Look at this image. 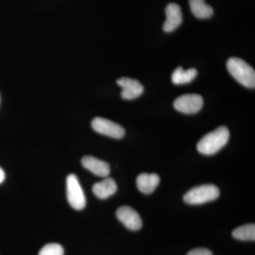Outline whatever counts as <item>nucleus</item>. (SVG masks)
<instances>
[{
    "label": "nucleus",
    "instance_id": "dca6fc26",
    "mask_svg": "<svg viewBox=\"0 0 255 255\" xmlns=\"http://www.w3.org/2000/svg\"><path fill=\"white\" fill-rule=\"evenodd\" d=\"M38 255H64V249L60 244L50 243L42 248Z\"/></svg>",
    "mask_w": 255,
    "mask_h": 255
},
{
    "label": "nucleus",
    "instance_id": "f03ea898",
    "mask_svg": "<svg viewBox=\"0 0 255 255\" xmlns=\"http://www.w3.org/2000/svg\"><path fill=\"white\" fill-rule=\"evenodd\" d=\"M228 72L240 84L248 88L255 87V72L249 64L239 58H230L227 62Z\"/></svg>",
    "mask_w": 255,
    "mask_h": 255
},
{
    "label": "nucleus",
    "instance_id": "6e6552de",
    "mask_svg": "<svg viewBox=\"0 0 255 255\" xmlns=\"http://www.w3.org/2000/svg\"><path fill=\"white\" fill-rule=\"evenodd\" d=\"M117 83L122 88L121 95L124 100H135L143 93V86L135 79L122 78L117 80Z\"/></svg>",
    "mask_w": 255,
    "mask_h": 255
},
{
    "label": "nucleus",
    "instance_id": "20e7f679",
    "mask_svg": "<svg viewBox=\"0 0 255 255\" xmlns=\"http://www.w3.org/2000/svg\"><path fill=\"white\" fill-rule=\"evenodd\" d=\"M66 190L69 204L74 209H83L86 206V197L75 174H69L67 177Z\"/></svg>",
    "mask_w": 255,
    "mask_h": 255
},
{
    "label": "nucleus",
    "instance_id": "f257e3e1",
    "mask_svg": "<svg viewBox=\"0 0 255 255\" xmlns=\"http://www.w3.org/2000/svg\"><path fill=\"white\" fill-rule=\"evenodd\" d=\"M229 137V130L222 126L204 135L198 142L197 150L202 155H214L228 143Z\"/></svg>",
    "mask_w": 255,
    "mask_h": 255
},
{
    "label": "nucleus",
    "instance_id": "423d86ee",
    "mask_svg": "<svg viewBox=\"0 0 255 255\" xmlns=\"http://www.w3.org/2000/svg\"><path fill=\"white\" fill-rule=\"evenodd\" d=\"M203 105L202 97L196 94L180 96L174 102V109L186 114L198 113L202 109Z\"/></svg>",
    "mask_w": 255,
    "mask_h": 255
},
{
    "label": "nucleus",
    "instance_id": "f3484780",
    "mask_svg": "<svg viewBox=\"0 0 255 255\" xmlns=\"http://www.w3.org/2000/svg\"><path fill=\"white\" fill-rule=\"evenodd\" d=\"M187 255H213V253L206 248H196L189 251Z\"/></svg>",
    "mask_w": 255,
    "mask_h": 255
},
{
    "label": "nucleus",
    "instance_id": "7ed1b4c3",
    "mask_svg": "<svg viewBox=\"0 0 255 255\" xmlns=\"http://www.w3.org/2000/svg\"><path fill=\"white\" fill-rule=\"evenodd\" d=\"M219 188L214 184H204L191 189L184 196V201L190 205H200L219 198Z\"/></svg>",
    "mask_w": 255,
    "mask_h": 255
},
{
    "label": "nucleus",
    "instance_id": "9b49d317",
    "mask_svg": "<svg viewBox=\"0 0 255 255\" xmlns=\"http://www.w3.org/2000/svg\"><path fill=\"white\" fill-rule=\"evenodd\" d=\"M159 176L156 174L143 173L137 176L136 184L137 189L145 194H152L159 185Z\"/></svg>",
    "mask_w": 255,
    "mask_h": 255
},
{
    "label": "nucleus",
    "instance_id": "4468645a",
    "mask_svg": "<svg viewBox=\"0 0 255 255\" xmlns=\"http://www.w3.org/2000/svg\"><path fill=\"white\" fill-rule=\"evenodd\" d=\"M197 74L195 68L184 70L182 67H178L172 73V81L174 85H185L192 82L197 76Z\"/></svg>",
    "mask_w": 255,
    "mask_h": 255
},
{
    "label": "nucleus",
    "instance_id": "9d476101",
    "mask_svg": "<svg viewBox=\"0 0 255 255\" xmlns=\"http://www.w3.org/2000/svg\"><path fill=\"white\" fill-rule=\"evenodd\" d=\"M82 164L85 169L99 177H107L110 174V164L92 156H85Z\"/></svg>",
    "mask_w": 255,
    "mask_h": 255
},
{
    "label": "nucleus",
    "instance_id": "0eeeda50",
    "mask_svg": "<svg viewBox=\"0 0 255 255\" xmlns=\"http://www.w3.org/2000/svg\"><path fill=\"white\" fill-rule=\"evenodd\" d=\"M117 219L130 231H138L141 228L142 222L140 215L130 206H124L117 211Z\"/></svg>",
    "mask_w": 255,
    "mask_h": 255
},
{
    "label": "nucleus",
    "instance_id": "2eb2a0df",
    "mask_svg": "<svg viewBox=\"0 0 255 255\" xmlns=\"http://www.w3.org/2000/svg\"><path fill=\"white\" fill-rule=\"evenodd\" d=\"M233 237L241 241H255V225L254 223L240 226L233 231Z\"/></svg>",
    "mask_w": 255,
    "mask_h": 255
},
{
    "label": "nucleus",
    "instance_id": "ddd939ff",
    "mask_svg": "<svg viewBox=\"0 0 255 255\" xmlns=\"http://www.w3.org/2000/svg\"><path fill=\"white\" fill-rule=\"evenodd\" d=\"M189 6L192 14L198 18L204 19L214 14V9L204 0H189Z\"/></svg>",
    "mask_w": 255,
    "mask_h": 255
},
{
    "label": "nucleus",
    "instance_id": "1a4fd4ad",
    "mask_svg": "<svg viewBox=\"0 0 255 255\" xmlns=\"http://www.w3.org/2000/svg\"><path fill=\"white\" fill-rule=\"evenodd\" d=\"M165 14L167 19L164 23V31L167 33L174 31L182 23V13L180 6L175 3H170L166 7Z\"/></svg>",
    "mask_w": 255,
    "mask_h": 255
},
{
    "label": "nucleus",
    "instance_id": "39448f33",
    "mask_svg": "<svg viewBox=\"0 0 255 255\" xmlns=\"http://www.w3.org/2000/svg\"><path fill=\"white\" fill-rule=\"evenodd\" d=\"M92 127L98 133L113 138L121 139L125 135V129L122 126L102 117L94 119Z\"/></svg>",
    "mask_w": 255,
    "mask_h": 255
},
{
    "label": "nucleus",
    "instance_id": "a211bd4d",
    "mask_svg": "<svg viewBox=\"0 0 255 255\" xmlns=\"http://www.w3.org/2000/svg\"><path fill=\"white\" fill-rule=\"evenodd\" d=\"M5 179V173L4 170L0 167V184L4 182Z\"/></svg>",
    "mask_w": 255,
    "mask_h": 255
},
{
    "label": "nucleus",
    "instance_id": "f8f14e48",
    "mask_svg": "<svg viewBox=\"0 0 255 255\" xmlns=\"http://www.w3.org/2000/svg\"><path fill=\"white\" fill-rule=\"evenodd\" d=\"M117 191V183L112 178H106L102 182L96 183L92 187L94 194L100 199H106L110 197Z\"/></svg>",
    "mask_w": 255,
    "mask_h": 255
}]
</instances>
